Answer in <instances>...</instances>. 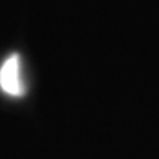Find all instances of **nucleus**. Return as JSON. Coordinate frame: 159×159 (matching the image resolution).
<instances>
[{
  "label": "nucleus",
  "instance_id": "obj_1",
  "mask_svg": "<svg viewBox=\"0 0 159 159\" xmlns=\"http://www.w3.org/2000/svg\"><path fill=\"white\" fill-rule=\"evenodd\" d=\"M0 88L7 94L20 98L25 94V84L21 81V68H20V55L13 54L7 59L0 68Z\"/></svg>",
  "mask_w": 159,
  "mask_h": 159
}]
</instances>
